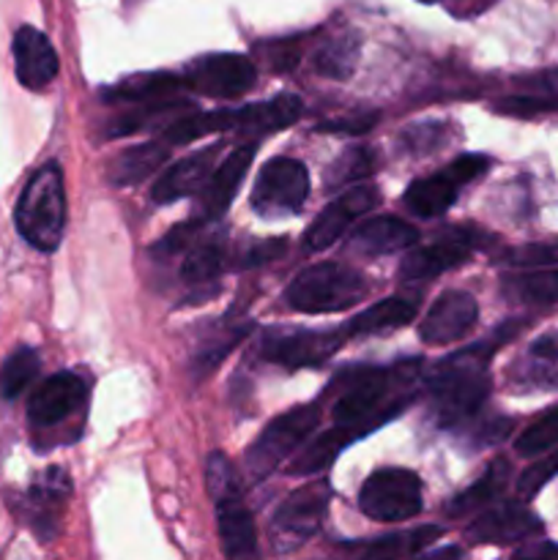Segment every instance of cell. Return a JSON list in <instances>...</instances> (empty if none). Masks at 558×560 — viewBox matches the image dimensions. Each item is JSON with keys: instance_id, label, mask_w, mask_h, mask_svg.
<instances>
[{"instance_id": "obj_1", "label": "cell", "mask_w": 558, "mask_h": 560, "mask_svg": "<svg viewBox=\"0 0 558 560\" xmlns=\"http://www.w3.org/2000/svg\"><path fill=\"white\" fill-rule=\"evenodd\" d=\"M419 361H408V364L397 366V370H386V366H356L339 375V397L332 405L334 419V438L342 446L359 441V438L370 435L377 427L392 421L394 416L403 413L408 405L410 394L405 397H394V388L408 386L414 383Z\"/></svg>"}, {"instance_id": "obj_2", "label": "cell", "mask_w": 558, "mask_h": 560, "mask_svg": "<svg viewBox=\"0 0 558 560\" xmlns=\"http://www.w3.org/2000/svg\"><path fill=\"white\" fill-rule=\"evenodd\" d=\"M512 334L514 326H507L496 337L460 350L432 366L430 377H427V397H430V413L435 424L457 427L485 405L487 394H490V372H487L490 355Z\"/></svg>"}, {"instance_id": "obj_3", "label": "cell", "mask_w": 558, "mask_h": 560, "mask_svg": "<svg viewBox=\"0 0 558 560\" xmlns=\"http://www.w3.org/2000/svg\"><path fill=\"white\" fill-rule=\"evenodd\" d=\"M16 230L38 252H55L66 230L63 170L47 162L31 175L16 202Z\"/></svg>"}, {"instance_id": "obj_4", "label": "cell", "mask_w": 558, "mask_h": 560, "mask_svg": "<svg viewBox=\"0 0 558 560\" xmlns=\"http://www.w3.org/2000/svg\"><path fill=\"white\" fill-rule=\"evenodd\" d=\"M367 290L370 284L353 268L342 262H315L295 273L293 282L284 290V301L304 315H328V312H345L356 306L364 299Z\"/></svg>"}, {"instance_id": "obj_5", "label": "cell", "mask_w": 558, "mask_h": 560, "mask_svg": "<svg viewBox=\"0 0 558 560\" xmlns=\"http://www.w3.org/2000/svg\"><path fill=\"white\" fill-rule=\"evenodd\" d=\"M328 503H332V485L326 479H315L290 492L268 523L274 552H293L306 545L321 530Z\"/></svg>"}, {"instance_id": "obj_6", "label": "cell", "mask_w": 558, "mask_h": 560, "mask_svg": "<svg viewBox=\"0 0 558 560\" xmlns=\"http://www.w3.org/2000/svg\"><path fill=\"white\" fill-rule=\"evenodd\" d=\"M317 421H321V410L315 405H299V408L277 416L246 452V476L252 481L268 479L295 448L310 441L312 432L317 430Z\"/></svg>"}, {"instance_id": "obj_7", "label": "cell", "mask_w": 558, "mask_h": 560, "mask_svg": "<svg viewBox=\"0 0 558 560\" xmlns=\"http://www.w3.org/2000/svg\"><path fill=\"white\" fill-rule=\"evenodd\" d=\"M310 197V173L306 164L293 156H279L266 162L255 180L252 208L260 219L293 217Z\"/></svg>"}, {"instance_id": "obj_8", "label": "cell", "mask_w": 558, "mask_h": 560, "mask_svg": "<svg viewBox=\"0 0 558 560\" xmlns=\"http://www.w3.org/2000/svg\"><path fill=\"white\" fill-rule=\"evenodd\" d=\"M359 509L377 523H403L421 512V479L408 468H381L361 485Z\"/></svg>"}, {"instance_id": "obj_9", "label": "cell", "mask_w": 558, "mask_h": 560, "mask_svg": "<svg viewBox=\"0 0 558 560\" xmlns=\"http://www.w3.org/2000/svg\"><path fill=\"white\" fill-rule=\"evenodd\" d=\"M487 167H490V159L481 156V153H463V156L454 159L452 164H446L443 173L414 180V184L405 189L403 202L410 208V213H416V217H441V213L449 211V206L457 200L460 189H463L465 184H470V180L479 178V175H485Z\"/></svg>"}, {"instance_id": "obj_10", "label": "cell", "mask_w": 558, "mask_h": 560, "mask_svg": "<svg viewBox=\"0 0 558 560\" xmlns=\"http://www.w3.org/2000/svg\"><path fill=\"white\" fill-rule=\"evenodd\" d=\"M345 331H306V328H271L263 334L257 345V355L268 364H279L284 370L301 366H321L342 348Z\"/></svg>"}, {"instance_id": "obj_11", "label": "cell", "mask_w": 558, "mask_h": 560, "mask_svg": "<svg viewBox=\"0 0 558 560\" xmlns=\"http://www.w3.org/2000/svg\"><path fill=\"white\" fill-rule=\"evenodd\" d=\"M255 63L246 55L219 52L197 58L195 63L186 66L184 77H181V85H189L200 96L228 98V102H233V98H241L244 93H249L255 88Z\"/></svg>"}, {"instance_id": "obj_12", "label": "cell", "mask_w": 558, "mask_h": 560, "mask_svg": "<svg viewBox=\"0 0 558 560\" xmlns=\"http://www.w3.org/2000/svg\"><path fill=\"white\" fill-rule=\"evenodd\" d=\"M381 202V195L372 184H359L353 189H348L345 195H339L337 200L328 202L321 213L315 217V222L306 228L304 235V249L306 252H323L334 244V241L342 238V233H348L350 224L359 222L367 211Z\"/></svg>"}, {"instance_id": "obj_13", "label": "cell", "mask_w": 558, "mask_h": 560, "mask_svg": "<svg viewBox=\"0 0 558 560\" xmlns=\"http://www.w3.org/2000/svg\"><path fill=\"white\" fill-rule=\"evenodd\" d=\"M85 397L88 386L80 375L58 372L33 392L31 402H27V421H31L33 430H53L74 413H80Z\"/></svg>"}, {"instance_id": "obj_14", "label": "cell", "mask_w": 558, "mask_h": 560, "mask_svg": "<svg viewBox=\"0 0 558 560\" xmlns=\"http://www.w3.org/2000/svg\"><path fill=\"white\" fill-rule=\"evenodd\" d=\"M479 320V304L465 290H446L438 295L435 304L427 310L419 323V337L427 345H452L474 331Z\"/></svg>"}, {"instance_id": "obj_15", "label": "cell", "mask_w": 558, "mask_h": 560, "mask_svg": "<svg viewBox=\"0 0 558 560\" xmlns=\"http://www.w3.org/2000/svg\"><path fill=\"white\" fill-rule=\"evenodd\" d=\"M476 246H479V230H470V233L449 230L443 238L405 255V260L399 262V279L416 282V279H430L443 271H452L468 260Z\"/></svg>"}, {"instance_id": "obj_16", "label": "cell", "mask_w": 558, "mask_h": 560, "mask_svg": "<svg viewBox=\"0 0 558 560\" xmlns=\"http://www.w3.org/2000/svg\"><path fill=\"white\" fill-rule=\"evenodd\" d=\"M542 534V523L523 503H498L465 528L470 545H512Z\"/></svg>"}, {"instance_id": "obj_17", "label": "cell", "mask_w": 558, "mask_h": 560, "mask_svg": "<svg viewBox=\"0 0 558 560\" xmlns=\"http://www.w3.org/2000/svg\"><path fill=\"white\" fill-rule=\"evenodd\" d=\"M222 156V142H213V145L200 148V151H191L189 156L178 159L175 164H170L159 180L151 189V200L159 206H167V202L181 200V197H189L195 191H200L206 186V180L211 178L213 167L219 164Z\"/></svg>"}, {"instance_id": "obj_18", "label": "cell", "mask_w": 558, "mask_h": 560, "mask_svg": "<svg viewBox=\"0 0 558 560\" xmlns=\"http://www.w3.org/2000/svg\"><path fill=\"white\" fill-rule=\"evenodd\" d=\"M255 153V142H244V145H235L233 151L217 164L211 178H208L206 186L200 189V219H219L228 211L235 191H239L241 180L246 178V170L252 167Z\"/></svg>"}, {"instance_id": "obj_19", "label": "cell", "mask_w": 558, "mask_h": 560, "mask_svg": "<svg viewBox=\"0 0 558 560\" xmlns=\"http://www.w3.org/2000/svg\"><path fill=\"white\" fill-rule=\"evenodd\" d=\"M11 49H14L16 80L31 91H42L58 77V55L38 27L22 25L14 33V47Z\"/></svg>"}, {"instance_id": "obj_20", "label": "cell", "mask_w": 558, "mask_h": 560, "mask_svg": "<svg viewBox=\"0 0 558 560\" xmlns=\"http://www.w3.org/2000/svg\"><path fill=\"white\" fill-rule=\"evenodd\" d=\"M518 392H558V331L536 337L509 370Z\"/></svg>"}, {"instance_id": "obj_21", "label": "cell", "mask_w": 558, "mask_h": 560, "mask_svg": "<svg viewBox=\"0 0 558 560\" xmlns=\"http://www.w3.org/2000/svg\"><path fill=\"white\" fill-rule=\"evenodd\" d=\"M71 495V481L66 476V470L49 468L33 481V487L27 490V520H31V528L42 536L44 541H49V536H55L58 530V517L63 512L66 501Z\"/></svg>"}, {"instance_id": "obj_22", "label": "cell", "mask_w": 558, "mask_h": 560, "mask_svg": "<svg viewBox=\"0 0 558 560\" xmlns=\"http://www.w3.org/2000/svg\"><path fill=\"white\" fill-rule=\"evenodd\" d=\"M416 241H419V233L405 219L375 217L356 228V233L348 241V249L361 257H386L410 249Z\"/></svg>"}, {"instance_id": "obj_23", "label": "cell", "mask_w": 558, "mask_h": 560, "mask_svg": "<svg viewBox=\"0 0 558 560\" xmlns=\"http://www.w3.org/2000/svg\"><path fill=\"white\" fill-rule=\"evenodd\" d=\"M301 98L293 93H279V96L268 98V102L249 104V107L239 109V120L235 129L244 131L249 137H266L279 129H288L299 120L301 115Z\"/></svg>"}, {"instance_id": "obj_24", "label": "cell", "mask_w": 558, "mask_h": 560, "mask_svg": "<svg viewBox=\"0 0 558 560\" xmlns=\"http://www.w3.org/2000/svg\"><path fill=\"white\" fill-rule=\"evenodd\" d=\"M419 293L392 295V299H383L377 301V304L367 306L364 312H359L342 331L345 337H359V334L392 331V328L408 326L416 317V312H419Z\"/></svg>"}, {"instance_id": "obj_25", "label": "cell", "mask_w": 558, "mask_h": 560, "mask_svg": "<svg viewBox=\"0 0 558 560\" xmlns=\"http://www.w3.org/2000/svg\"><path fill=\"white\" fill-rule=\"evenodd\" d=\"M170 148L164 140L153 142H140V145H131L126 151H120L118 156L113 159L107 170L109 184L115 186H135L142 184L148 175L156 173L159 167H164V162L170 159Z\"/></svg>"}, {"instance_id": "obj_26", "label": "cell", "mask_w": 558, "mask_h": 560, "mask_svg": "<svg viewBox=\"0 0 558 560\" xmlns=\"http://www.w3.org/2000/svg\"><path fill=\"white\" fill-rule=\"evenodd\" d=\"M217 525L222 550L228 558H255L257 556V530L249 509L235 501L217 503Z\"/></svg>"}, {"instance_id": "obj_27", "label": "cell", "mask_w": 558, "mask_h": 560, "mask_svg": "<svg viewBox=\"0 0 558 560\" xmlns=\"http://www.w3.org/2000/svg\"><path fill=\"white\" fill-rule=\"evenodd\" d=\"M509 474H512V468H509L507 459H492V463L487 465L485 474H481L474 485L465 487L460 495H454L452 501L446 503L449 517H470V514H476L479 509L490 506V503L501 495L503 487H507Z\"/></svg>"}, {"instance_id": "obj_28", "label": "cell", "mask_w": 558, "mask_h": 560, "mask_svg": "<svg viewBox=\"0 0 558 560\" xmlns=\"http://www.w3.org/2000/svg\"><path fill=\"white\" fill-rule=\"evenodd\" d=\"M235 120H239V109H213V113L181 115V118L170 120V126H164L162 140L167 145H184V142L200 140V137L217 135V131L235 129Z\"/></svg>"}, {"instance_id": "obj_29", "label": "cell", "mask_w": 558, "mask_h": 560, "mask_svg": "<svg viewBox=\"0 0 558 560\" xmlns=\"http://www.w3.org/2000/svg\"><path fill=\"white\" fill-rule=\"evenodd\" d=\"M361 55V42L356 33H339V36H332L328 42H323L317 47L315 58H312V66H315L317 74L328 77V80L345 82L350 80V74L356 71V63H359Z\"/></svg>"}, {"instance_id": "obj_30", "label": "cell", "mask_w": 558, "mask_h": 560, "mask_svg": "<svg viewBox=\"0 0 558 560\" xmlns=\"http://www.w3.org/2000/svg\"><path fill=\"white\" fill-rule=\"evenodd\" d=\"M181 85V77L170 74V71H151V74H135L126 77V80L115 82L107 91H102V96L109 104L120 102H151V98L167 96L170 91Z\"/></svg>"}, {"instance_id": "obj_31", "label": "cell", "mask_w": 558, "mask_h": 560, "mask_svg": "<svg viewBox=\"0 0 558 560\" xmlns=\"http://www.w3.org/2000/svg\"><path fill=\"white\" fill-rule=\"evenodd\" d=\"M189 107L186 102H178V98H151V102H142L140 109H135V113H126L120 115V118L109 120L107 131L104 135L107 137H126V135H135V131L146 129L148 124H153V120H162V118H170L175 120L178 118V113H184V109Z\"/></svg>"}, {"instance_id": "obj_32", "label": "cell", "mask_w": 558, "mask_h": 560, "mask_svg": "<svg viewBox=\"0 0 558 560\" xmlns=\"http://www.w3.org/2000/svg\"><path fill=\"white\" fill-rule=\"evenodd\" d=\"M42 370V359L33 348H16L9 359L0 366V397L16 399L33 381L38 377Z\"/></svg>"}, {"instance_id": "obj_33", "label": "cell", "mask_w": 558, "mask_h": 560, "mask_svg": "<svg viewBox=\"0 0 558 560\" xmlns=\"http://www.w3.org/2000/svg\"><path fill=\"white\" fill-rule=\"evenodd\" d=\"M503 293L523 304H558V271H531L509 277Z\"/></svg>"}, {"instance_id": "obj_34", "label": "cell", "mask_w": 558, "mask_h": 560, "mask_svg": "<svg viewBox=\"0 0 558 560\" xmlns=\"http://www.w3.org/2000/svg\"><path fill=\"white\" fill-rule=\"evenodd\" d=\"M224 262V238L222 235H213V238L200 241L195 249L186 252V260L181 266V277L184 282L200 284L211 282L213 277H219Z\"/></svg>"}, {"instance_id": "obj_35", "label": "cell", "mask_w": 558, "mask_h": 560, "mask_svg": "<svg viewBox=\"0 0 558 560\" xmlns=\"http://www.w3.org/2000/svg\"><path fill=\"white\" fill-rule=\"evenodd\" d=\"M206 485H208V495H211L213 503H224V501H235V498H241L239 474H235L233 463H230L222 452H213L211 457H208Z\"/></svg>"}, {"instance_id": "obj_36", "label": "cell", "mask_w": 558, "mask_h": 560, "mask_svg": "<svg viewBox=\"0 0 558 560\" xmlns=\"http://www.w3.org/2000/svg\"><path fill=\"white\" fill-rule=\"evenodd\" d=\"M553 446H558V408L547 410L534 424L525 427L523 435L514 443L518 454H523V457H539V454L550 452Z\"/></svg>"}, {"instance_id": "obj_37", "label": "cell", "mask_w": 558, "mask_h": 560, "mask_svg": "<svg viewBox=\"0 0 558 560\" xmlns=\"http://www.w3.org/2000/svg\"><path fill=\"white\" fill-rule=\"evenodd\" d=\"M246 331H249V326L230 328L228 334H219V337L206 339V345H202V348L195 353V359H191V372H195L197 381H202L208 372L217 370L219 361H222L224 355H228L230 350H233L235 345L246 337Z\"/></svg>"}, {"instance_id": "obj_38", "label": "cell", "mask_w": 558, "mask_h": 560, "mask_svg": "<svg viewBox=\"0 0 558 560\" xmlns=\"http://www.w3.org/2000/svg\"><path fill=\"white\" fill-rule=\"evenodd\" d=\"M372 170H375V153H372L370 148H353V151H348L342 159H337V162L332 164L328 184H353V180H361L364 175H370Z\"/></svg>"}, {"instance_id": "obj_39", "label": "cell", "mask_w": 558, "mask_h": 560, "mask_svg": "<svg viewBox=\"0 0 558 560\" xmlns=\"http://www.w3.org/2000/svg\"><path fill=\"white\" fill-rule=\"evenodd\" d=\"M403 151L408 153H430L435 148H443L446 142V126L441 120H425V124H414L399 135Z\"/></svg>"}, {"instance_id": "obj_40", "label": "cell", "mask_w": 558, "mask_h": 560, "mask_svg": "<svg viewBox=\"0 0 558 560\" xmlns=\"http://www.w3.org/2000/svg\"><path fill=\"white\" fill-rule=\"evenodd\" d=\"M556 476H558V448H556V452L545 454L539 463H534L531 468H525L523 474H520L518 492L523 498H534L536 492H539L542 487L547 485V481L556 479Z\"/></svg>"}, {"instance_id": "obj_41", "label": "cell", "mask_w": 558, "mask_h": 560, "mask_svg": "<svg viewBox=\"0 0 558 560\" xmlns=\"http://www.w3.org/2000/svg\"><path fill=\"white\" fill-rule=\"evenodd\" d=\"M507 262H509V266H520V268L556 266V262H558V241H553V244L520 246V249L509 252Z\"/></svg>"}, {"instance_id": "obj_42", "label": "cell", "mask_w": 558, "mask_h": 560, "mask_svg": "<svg viewBox=\"0 0 558 560\" xmlns=\"http://www.w3.org/2000/svg\"><path fill=\"white\" fill-rule=\"evenodd\" d=\"M197 224H200V219L197 222H189V224H178V228L173 230L170 235H164L162 241H159L156 246H153V255L156 257H167V255H175V252H181L186 246V241L195 235Z\"/></svg>"}, {"instance_id": "obj_43", "label": "cell", "mask_w": 558, "mask_h": 560, "mask_svg": "<svg viewBox=\"0 0 558 560\" xmlns=\"http://www.w3.org/2000/svg\"><path fill=\"white\" fill-rule=\"evenodd\" d=\"M377 115H348V118H337L323 124L321 129L326 131H337V135H364L375 126Z\"/></svg>"}, {"instance_id": "obj_44", "label": "cell", "mask_w": 558, "mask_h": 560, "mask_svg": "<svg viewBox=\"0 0 558 560\" xmlns=\"http://www.w3.org/2000/svg\"><path fill=\"white\" fill-rule=\"evenodd\" d=\"M556 104L545 102V98H503L498 104V109L507 115H520V118H528V115L545 113V109H553Z\"/></svg>"}, {"instance_id": "obj_45", "label": "cell", "mask_w": 558, "mask_h": 560, "mask_svg": "<svg viewBox=\"0 0 558 560\" xmlns=\"http://www.w3.org/2000/svg\"><path fill=\"white\" fill-rule=\"evenodd\" d=\"M284 249V241H263V244H255L249 246V249L244 252V260H241V266L244 268H252V266H260V262L271 260V257H277L279 252Z\"/></svg>"}]
</instances>
